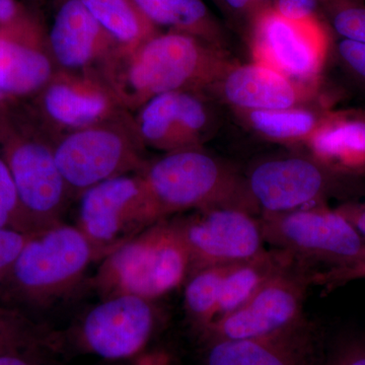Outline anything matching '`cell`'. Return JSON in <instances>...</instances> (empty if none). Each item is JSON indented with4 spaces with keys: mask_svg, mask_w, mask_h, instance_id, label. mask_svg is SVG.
Here are the masks:
<instances>
[{
    "mask_svg": "<svg viewBox=\"0 0 365 365\" xmlns=\"http://www.w3.org/2000/svg\"><path fill=\"white\" fill-rule=\"evenodd\" d=\"M227 71L222 53L210 43L170 31L151 36L130 51L117 50L100 74L122 108L136 111L155 96L220 81Z\"/></svg>",
    "mask_w": 365,
    "mask_h": 365,
    "instance_id": "cell-1",
    "label": "cell"
},
{
    "mask_svg": "<svg viewBox=\"0 0 365 365\" xmlns=\"http://www.w3.org/2000/svg\"><path fill=\"white\" fill-rule=\"evenodd\" d=\"M95 252L76 227L61 222L29 237L0 287V304L32 316L71 294L93 262Z\"/></svg>",
    "mask_w": 365,
    "mask_h": 365,
    "instance_id": "cell-2",
    "label": "cell"
},
{
    "mask_svg": "<svg viewBox=\"0 0 365 365\" xmlns=\"http://www.w3.org/2000/svg\"><path fill=\"white\" fill-rule=\"evenodd\" d=\"M140 174L163 220L212 208L260 212L246 180L196 148L170 151L146 163Z\"/></svg>",
    "mask_w": 365,
    "mask_h": 365,
    "instance_id": "cell-3",
    "label": "cell"
},
{
    "mask_svg": "<svg viewBox=\"0 0 365 365\" xmlns=\"http://www.w3.org/2000/svg\"><path fill=\"white\" fill-rule=\"evenodd\" d=\"M14 106L0 109V150L33 232L61 223L72 195L55 160L54 139Z\"/></svg>",
    "mask_w": 365,
    "mask_h": 365,
    "instance_id": "cell-4",
    "label": "cell"
},
{
    "mask_svg": "<svg viewBox=\"0 0 365 365\" xmlns=\"http://www.w3.org/2000/svg\"><path fill=\"white\" fill-rule=\"evenodd\" d=\"M189 274L188 250L167 218L107 255L93 287L102 299L128 294L153 302L179 287Z\"/></svg>",
    "mask_w": 365,
    "mask_h": 365,
    "instance_id": "cell-5",
    "label": "cell"
},
{
    "mask_svg": "<svg viewBox=\"0 0 365 365\" xmlns=\"http://www.w3.org/2000/svg\"><path fill=\"white\" fill-rule=\"evenodd\" d=\"M124 113L53 143L55 160L71 194L79 195L100 182L145 168L144 146L132 118Z\"/></svg>",
    "mask_w": 365,
    "mask_h": 365,
    "instance_id": "cell-6",
    "label": "cell"
},
{
    "mask_svg": "<svg viewBox=\"0 0 365 365\" xmlns=\"http://www.w3.org/2000/svg\"><path fill=\"white\" fill-rule=\"evenodd\" d=\"M78 197L76 227L97 261L163 220L140 173L107 180Z\"/></svg>",
    "mask_w": 365,
    "mask_h": 365,
    "instance_id": "cell-7",
    "label": "cell"
},
{
    "mask_svg": "<svg viewBox=\"0 0 365 365\" xmlns=\"http://www.w3.org/2000/svg\"><path fill=\"white\" fill-rule=\"evenodd\" d=\"M265 242L283 250L307 265L328 268L352 263L365 248L364 240L338 210L322 205L283 213H262Z\"/></svg>",
    "mask_w": 365,
    "mask_h": 365,
    "instance_id": "cell-8",
    "label": "cell"
},
{
    "mask_svg": "<svg viewBox=\"0 0 365 365\" xmlns=\"http://www.w3.org/2000/svg\"><path fill=\"white\" fill-rule=\"evenodd\" d=\"M309 266L297 261L266 283L244 304L204 329L208 341L264 337L304 319V297L312 284Z\"/></svg>",
    "mask_w": 365,
    "mask_h": 365,
    "instance_id": "cell-9",
    "label": "cell"
},
{
    "mask_svg": "<svg viewBox=\"0 0 365 365\" xmlns=\"http://www.w3.org/2000/svg\"><path fill=\"white\" fill-rule=\"evenodd\" d=\"M173 222L188 250L190 274L246 261L265 250L260 220L241 209L197 210Z\"/></svg>",
    "mask_w": 365,
    "mask_h": 365,
    "instance_id": "cell-10",
    "label": "cell"
},
{
    "mask_svg": "<svg viewBox=\"0 0 365 365\" xmlns=\"http://www.w3.org/2000/svg\"><path fill=\"white\" fill-rule=\"evenodd\" d=\"M328 38L318 18L292 21L265 9L253 21L252 53L256 63L292 81H309L325 62Z\"/></svg>",
    "mask_w": 365,
    "mask_h": 365,
    "instance_id": "cell-11",
    "label": "cell"
},
{
    "mask_svg": "<svg viewBox=\"0 0 365 365\" xmlns=\"http://www.w3.org/2000/svg\"><path fill=\"white\" fill-rule=\"evenodd\" d=\"M158 317L153 300L135 295L102 299L78 329L81 349L110 361L131 359L148 345Z\"/></svg>",
    "mask_w": 365,
    "mask_h": 365,
    "instance_id": "cell-12",
    "label": "cell"
},
{
    "mask_svg": "<svg viewBox=\"0 0 365 365\" xmlns=\"http://www.w3.org/2000/svg\"><path fill=\"white\" fill-rule=\"evenodd\" d=\"M38 120L45 131L69 132L107 121L125 110L98 71H57L36 96Z\"/></svg>",
    "mask_w": 365,
    "mask_h": 365,
    "instance_id": "cell-13",
    "label": "cell"
},
{
    "mask_svg": "<svg viewBox=\"0 0 365 365\" xmlns=\"http://www.w3.org/2000/svg\"><path fill=\"white\" fill-rule=\"evenodd\" d=\"M246 181L261 213H283L319 205L331 187L325 165L302 158L259 163Z\"/></svg>",
    "mask_w": 365,
    "mask_h": 365,
    "instance_id": "cell-14",
    "label": "cell"
},
{
    "mask_svg": "<svg viewBox=\"0 0 365 365\" xmlns=\"http://www.w3.org/2000/svg\"><path fill=\"white\" fill-rule=\"evenodd\" d=\"M57 71L88 72L104 66L119 49L81 0H58L44 38Z\"/></svg>",
    "mask_w": 365,
    "mask_h": 365,
    "instance_id": "cell-15",
    "label": "cell"
},
{
    "mask_svg": "<svg viewBox=\"0 0 365 365\" xmlns=\"http://www.w3.org/2000/svg\"><path fill=\"white\" fill-rule=\"evenodd\" d=\"M132 118L144 148L170 151L195 148L207 129V109L191 91H170L155 96Z\"/></svg>",
    "mask_w": 365,
    "mask_h": 365,
    "instance_id": "cell-16",
    "label": "cell"
},
{
    "mask_svg": "<svg viewBox=\"0 0 365 365\" xmlns=\"http://www.w3.org/2000/svg\"><path fill=\"white\" fill-rule=\"evenodd\" d=\"M209 343L205 365H319L318 336L304 319L272 335Z\"/></svg>",
    "mask_w": 365,
    "mask_h": 365,
    "instance_id": "cell-17",
    "label": "cell"
},
{
    "mask_svg": "<svg viewBox=\"0 0 365 365\" xmlns=\"http://www.w3.org/2000/svg\"><path fill=\"white\" fill-rule=\"evenodd\" d=\"M56 71L39 34L0 31V91L11 103L36 97Z\"/></svg>",
    "mask_w": 365,
    "mask_h": 365,
    "instance_id": "cell-18",
    "label": "cell"
},
{
    "mask_svg": "<svg viewBox=\"0 0 365 365\" xmlns=\"http://www.w3.org/2000/svg\"><path fill=\"white\" fill-rule=\"evenodd\" d=\"M220 81L228 102L247 111L289 109L302 98L297 81L258 63L228 68Z\"/></svg>",
    "mask_w": 365,
    "mask_h": 365,
    "instance_id": "cell-19",
    "label": "cell"
},
{
    "mask_svg": "<svg viewBox=\"0 0 365 365\" xmlns=\"http://www.w3.org/2000/svg\"><path fill=\"white\" fill-rule=\"evenodd\" d=\"M316 160L331 170L365 169V119L334 117L309 137Z\"/></svg>",
    "mask_w": 365,
    "mask_h": 365,
    "instance_id": "cell-20",
    "label": "cell"
},
{
    "mask_svg": "<svg viewBox=\"0 0 365 365\" xmlns=\"http://www.w3.org/2000/svg\"><path fill=\"white\" fill-rule=\"evenodd\" d=\"M297 261L283 250L265 249L253 258L227 266L217 318L241 307L266 283Z\"/></svg>",
    "mask_w": 365,
    "mask_h": 365,
    "instance_id": "cell-21",
    "label": "cell"
},
{
    "mask_svg": "<svg viewBox=\"0 0 365 365\" xmlns=\"http://www.w3.org/2000/svg\"><path fill=\"white\" fill-rule=\"evenodd\" d=\"M137 9L155 26L187 34L213 43L218 28L202 0H132Z\"/></svg>",
    "mask_w": 365,
    "mask_h": 365,
    "instance_id": "cell-22",
    "label": "cell"
},
{
    "mask_svg": "<svg viewBox=\"0 0 365 365\" xmlns=\"http://www.w3.org/2000/svg\"><path fill=\"white\" fill-rule=\"evenodd\" d=\"M81 1L116 42L119 51H130L158 33L157 26L143 16L132 0Z\"/></svg>",
    "mask_w": 365,
    "mask_h": 365,
    "instance_id": "cell-23",
    "label": "cell"
},
{
    "mask_svg": "<svg viewBox=\"0 0 365 365\" xmlns=\"http://www.w3.org/2000/svg\"><path fill=\"white\" fill-rule=\"evenodd\" d=\"M58 347L56 334L31 314L0 304V356L11 353L54 352Z\"/></svg>",
    "mask_w": 365,
    "mask_h": 365,
    "instance_id": "cell-24",
    "label": "cell"
},
{
    "mask_svg": "<svg viewBox=\"0 0 365 365\" xmlns=\"http://www.w3.org/2000/svg\"><path fill=\"white\" fill-rule=\"evenodd\" d=\"M227 268V266L203 268L189 275L185 288V309L194 325L202 331L217 318Z\"/></svg>",
    "mask_w": 365,
    "mask_h": 365,
    "instance_id": "cell-25",
    "label": "cell"
},
{
    "mask_svg": "<svg viewBox=\"0 0 365 365\" xmlns=\"http://www.w3.org/2000/svg\"><path fill=\"white\" fill-rule=\"evenodd\" d=\"M249 112V121L262 135L278 141H295L313 135L319 121L307 110H256Z\"/></svg>",
    "mask_w": 365,
    "mask_h": 365,
    "instance_id": "cell-26",
    "label": "cell"
},
{
    "mask_svg": "<svg viewBox=\"0 0 365 365\" xmlns=\"http://www.w3.org/2000/svg\"><path fill=\"white\" fill-rule=\"evenodd\" d=\"M334 30L342 39L365 44V4L360 0H332L325 4Z\"/></svg>",
    "mask_w": 365,
    "mask_h": 365,
    "instance_id": "cell-27",
    "label": "cell"
},
{
    "mask_svg": "<svg viewBox=\"0 0 365 365\" xmlns=\"http://www.w3.org/2000/svg\"><path fill=\"white\" fill-rule=\"evenodd\" d=\"M0 228L33 234L21 210L13 176L0 150Z\"/></svg>",
    "mask_w": 365,
    "mask_h": 365,
    "instance_id": "cell-28",
    "label": "cell"
},
{
    "mask_svg": "<svg viewBox=\"0 0 365 365\" xmlns=\"http://www.w3.org/2000/svg\"><path fill=\"white\" fill-rule=\"evenodd\" d=\"M365 278V248L352 263L340 267L327 268L325 270L312 273V284L323 287L327 289Z\"/></svg>",
    "mask_w": 365,
    "mask_h": 365,
    "instance_id": "cell-29",
    "label": "cell"
},
{
    "mask_svg": "<svg viewBox=\"0 0 365 365\" xmlns=\"http://www.w3.org/2000/svg\"><path fill=\"white\" fill-rule=\"evenodd\" d=\"M30 235L0 228V287L11 272Z\"/></svg>",
    "mask_w": 365,
    "mask_h": 365,
    "instance_id": "cell-30",
    "label": "cell"
},
{
    "mask_svg": "<svg viewBox=\"0 0 365 365\" xmlns=\"http://www.w3.org/2000/svg\"><path fill=\"white\" fill-rule=\"evenodd\" d=\"M337 51L346 68L365 86V44L342 39L338 43Z\"/></svg>",
    "mask_w": 365,
    "mask_h": 365,
    "instance_id": "cell-31",
    "label": "cell"
},
{
    "mask_svg": "<svg viewBox=\"0 0 365 365\" xmlns=\"http://www.w3.org/2000/svg\"><path fill=\"white\" fill-rule=\"evenodd\" d=\"M321 0H275L274 11L292 21H304L317 18V9Z\"/></svg>",
    "mask_w": 365,
    "mask_h": 365,
    "instance_id": "cell-32",
    "label": "cell"
},
{
    "mask_svg": "<svg viewBox=\"0 0 365 365\" xmlns=\"http://www.w3.org/2000/svg\"><path fill=\"white\" fill-rule=\"evenodd\" d=\"M21 9L16 0H0V31L25 29L20 23Z\"/></svg>",
    "mask_w": 365,
    "mask_h": 365,
    "instance_id": "cell-33",
    "label": "cell"
},
{
    "mask_svg": "<svg viewBox=\"0 0 365 365\" xmlns=\"http://www.w3.org/2000/svg\"><path fill=\"white\" fill-rule=\"evenodd\" d=\"M222 2L235 14L253 16V21L262 11L273 6L271 0H222Z\"/></svg>",
    "mask_w": 365,
    "mask_h": 365,
    "instance_id": "cell-34",
    "label": "cell"
},
{
    "mask_svg": "<svg viewBox=\"0 0 365 365\" xmlns=\"http://www.w3.org/2000/svg\"><path fill=\"white\" fill-rule=\"evenodd\" d=\"M43 353H11L1 355L0 365H48L42 359Z\"/></svg>",
    "mask_w": 365,
    "mask_h": 365,
    "instance_id": "cell-35",
    "label": "cell"
},
{
    "mask_svg": "<svg viewBox=\"0 0 365 365\" xmlns=\"http://www.w3.org/2000/svg\"><path fill=\"white\" fill-rule=\"evenodd\" d=\"M338 211L351 223L361 237H365V205L346 206L338 209Z\"/></svg>",
    "mask_w": 365,
    "mask_h": 365,
    "instance_id": "cell-36",
    "label": "cell"
},
{
    "mask_svg": "<svg viewBox=\"0 0 365 365\" xmlns=\"http://www.w3.org/2000/svg\"><path fill=\"white\" fill-rule=\"evenodd\" d=\"M335 365H365V345L350 346L341 353Z\"/></svg>",
    "mask_w": 365,
    "mask_h": 365,
    "instance_id": "cell-37",
    "label": "cell"
},
{
    "mask_svg": "<svg viewBox=\"0 0 365 365\" xmlns=\"http://www.w3.org/2000/svg\"><path fill=\"white\" fill-rule=\"evenodd\" d=\"M134 365H170V359L165 352H150L140 355Z\"/></svg>",
    "mask_w": 365,
    "mask_h": 365,
    "instance_id": "cell-38",
    "label": "cell"
},
{
    "mask_svg": "<svg viewBox=\"0 0 365 365\" xmlns=\"http://www.w3.org/2000/svg\"><path fill=\"white\" fill-rule=\"evenodd\" d=\"M13 105L16 104L11 103V101H9V98H7L6 96L0 91V109H4V108H7L9 107V106Z\"/></svg>",
    "mask_w": 365,
    "mask_h": 365,
    "instance_id": "cell-39",
    "label": "cell"
},
{
    "mask_svg": "<svg viewBox=\"0 0 365 365\" xmlns=\"http://www.w3.org/2000/svg\"><path fill=\"white\" fill-rule=\"evenodd\" d=\"M332 1V0H321V4H323L324 6H325L326 4H328V2Z\"/></svg>",
    "mask_w": 365,
    "mask_h": 365,
    "instance_id": "cell-40",
    "label": "cell"
}]
</instances>
